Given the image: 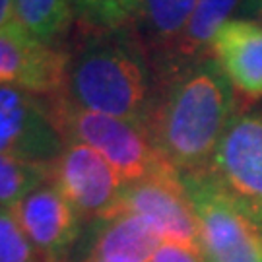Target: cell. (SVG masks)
<instances>
[{"instance_id": "cell-22", "label": "cell", "mask_w": 262, "mask_h": 262, "mask_svg": "<svg viewBox=\"0 0 262 262\" xmlns=\"http://www.w3.org/2000/svg\"><path fill=\"white\" fill-rule=\"evenodd\" d=\"M78 262H117V260H103V258H84V260Z\"/></svg>"}, {"instance_id": "cell-6", "label": "cell", "mask_w": 262, "mask_h": 262, "mask_svg": "<svg viewBox=\"0 0 262 262\" xmlns=\"http://www.w3.org/2000/svg\"><path fill=\"white\" fill-rule=\"evenodd\" d=\"M51 185L84 222H103L122 212L126 183L101 154L85 144L66 142L51 169Z\"/></svg>"}, {"instance_id": "cell-8", "label": "cell", "mask_w": 262, "mask_h": 262, "mask_svg": "<svg viewBox=\"0 0 262 262\" xmlns=\"http://www.w3.org/2000/svg\"><path fill=\"white\" fill-rule=\"evenodd\" d=\"M122 210L140 215L165 243L200 249L198 222L181 173L169 171L124 187Z\"/></svg>"}, {"instance_id": "cell-7", "label": "cell", "mask_w": 262, "mask_h": 262, "mask_svg": "<svg viewBox=\"0 0 262 262\" xmlns=\"http://www.w3.org/2000/svg\"><path fill=\"white\" fill-rule=\"evenodd\" d=\"M62 150L47 99L0 85V156L53 165Z\"/></svg>"}, {"instance_id": "cell-5", "label": "cell", "mask_w": 262, "mask_h": 262, "mask_svg": "<svg viewBox=\"0 0 262 262\" xmlns=\"http://www.w3.org/2000/svg\"><path fill=\"white\" fill-rule=\"evenodd\" d=\"M206 173L262 229V111L235 113Z\"/></svg>"}, {"instance_id": "cell-16", "label": "cell", "mask_w": 262, "mask_h": 262, "mask_svg": "<svg viewBox=\"0 0 262 262\" xmlns=\"http://www.w3.org/2000/svg\"><path fill=\"white\" fill-rule=\"evenodd\" d=\"M53 165L0 156V206L10 208L21 198L51 183Z\"/></svg>"}, {"instance_id": "cell-14", "label": "cell", "mask_w": 262, "mask_h": 262, "mask_svg": "<svg viewBox=\"0 0 262 262\" xmlns=\"http://www.w3.org/2000/svg\"><path fill=\"white\" fill-rule=\"evenodd\" d=\"M76 21V0H14V24L51 47H62Z\"/></svg>"}, {"instance_id": "cell-11", "label": "cell", "mask_w": 262, "mask_h": 262, "mask_svg": "<svg viewBox=\"0 0 262 262\" xmlns=\"http://www.w3.org/2000/svg\"><path fill=\"white\" fill-rule=\"evenodd\" d=\"M210 55L224 70L235 92L256 101L262 97V26L233 18L215 33Z\"/></svg>"}, {"instance_id": "cell-18", "label": "cell", "mask_w": 262, "mask_h": 262, "mask_svg": "<svg viewBox=\"0 0 262 262\" xmlns=\"http://www.w3.org/2000/svg\"><path fill=\"white\" fill-rule=\"evenodd\" d=\"M0 262H41L10 208L0 206Z\"/></svg>"}, {"instance_id": "cell-21", "label": "cell", "mask_w": 262, "mask_h": 262, "mask_svg": "<svg viewBox=\"0 0 262 262\" xmlns=\"http://www.w3.org/2000/svg\"><path fill=\"white\" fill-rule=\"evenodd\" d=\"M245 18L254 19L262 26V0H249L247 6L243 8Z\"/></svg>"}, {"instance_id": "cell-1", "label": "cell", "mask_w": 262, "mask_h": 262, "mask_svg": "<svg viewBox=\"0 0 262 262\" xmlns=\"http://www.w3.org/2000/svg\"><path fill=\"white\" fill-rule=\"evenodd\" d=\"M154 72L144 130L181 175L206 171L237 113L233 85L212 55L163 58L154 62Z\"/></svg>"}, {"instance_id": "cell-20", "label": "cell", "mask_w": 262, "mask_h": 262, "mask_svg": "<svg viewBox=\"0 0 262 262\" xmlns=\"http://www.w3.org/2000/svg\"><path fill=\"white\" fill-rule=\"evenodd\" d=\"M14 21V0H0V29Z\"/></svg>"}, {"instance_id": "cell-2", "label": "cell", "mask_w": 262, "mask_h": 262, "mask_svg": "<svg viewBox=\"0 0 262 262\" xmlns=\"http://www.w3.org/2000/svg\"><path fill=\"white\" fill-rule=\"evenodd\" d=\"M62 90L56 97L144 128L156 72L134 28L72 29L64 45Z\"/></svg>"}, {"instance_id": "cell-15", "label": "cell", "mask_w": 262, "mask_h": 262, "mask_svg": "<svg viewBox=\"0 0 262 262\" xmlns=\"http://www.w3.org/2000/svg\"><path fill=\"white\" fill-rule=\"evenodd\" d=\"M249 0H196L183 37L179 39L173 55L167 58H198L210 55L215 33L237 12H243Z\"/></svg>"}, {"instance_id": "cell-13", "label": "cell", "mask_w": 262, "mask_h": 262, "mask_svg": "<svg viewBox=\"0 0 262 262\" xmlns=\"http://www.w3.org/2000/svg\"><path fill=\"white\" fill-rule=\"evenodd\" d=\"M194 6L196 0H136L132 28L148 49L151 62L173 55Z\"/></svg>"}, {"instance_id": "cell-12", "label": "cell", "mask_w": 262, "mask_h": 262, "mask_svg": "<svg viewBox=\"0 0 262 262\" xmlns=\"http://www.w3.org/2000/svg\"><path fill=\"white\" fill-rule=\"evenodd\" d=\"M99 229L85 258L117 262H150L163 241L148 222L126 210L109 220L97 222Z\"/></svg>"}, {"instance_id": "cell-9", "label": "cell", "mask_w": 262, "mask_h": 262, "mask_svg": "<svg viewBox=\"0 0 262 262\" xmlns=\"http://www.w3.org/2000/svg\"><path fill=\"white\" fill-rule=\"evenodd\" d=\"M41 262H72L84 220L55 185H43L10 206Z\"/></svg>"}, {"instance_id": "cell-4", "label": "cell", "mask_w": 262, "mask_h": 262, "mask_svg": "<svg viewBox=\"0 0 262 262\" xmlns=\"http://www.w3.org/2000/svg\"><path fill=\"white\" fill-rule=\"evenodd\" d=\"M198 222L206 262H262V229L217 188L206 171L181 175Z\"/></svg>"}, {"instance_id": "cell-3", "label": "cell", "mask_w": 262, "mask_h": 262, "mask_svg": "<svg viewBox=\"0 0 262 262\" xmlns=\"http://www.w3.org/2000/svg\"><path fill=\"white\" fill-rule=\"evenodd\" d=\"M47 101L64 144L80 142L94 148L111 163L126 185L177 171L156 150L150 136L138 124L88 111L62 97H51Z\"/></svg>"}, {"instance_id": "cell-19", "label": "cell", "mask_w": 262, "mask_h": 262, "mask_svg": "<svg viewBox=\"0 0 262 262\" xmlns=\"http://www.w3.org/2000/svg\"><path fill=\"white\" fill-rule=\"evenodd\" d=\"M150 262H206V258L196 249L163 241L158 247V251L154 253Z\"/></svg>"}, {"instance_id": "cell-17", "label": "cell", "mask_w": 262, "mask_h": 262, "mask_svg": "<svg viewBox=\"0 0 262 262\" xmlns=\"http://www.w3.org/2000/svg\"><path fill=\"white\" fill-rule=\"evenodd\" d=\"M134 8H136V0H76L74 28H132Z\"/></svg>"}, {"instance_id": "cell-10", "label": "cell", "mask_w": 262, "mask_h": 262, "mask_svg": "<svg viewBox=\"0 0 262 262\" xmlns=\"http://www.w3.org/2000/svg\"><path fill=\"white\" fill-rule=\"evenodd\" d=\"M64 64V47L41 43L14 21L0 29V85L51 99L62 90Z\"/></svg>"}]
</instances>
